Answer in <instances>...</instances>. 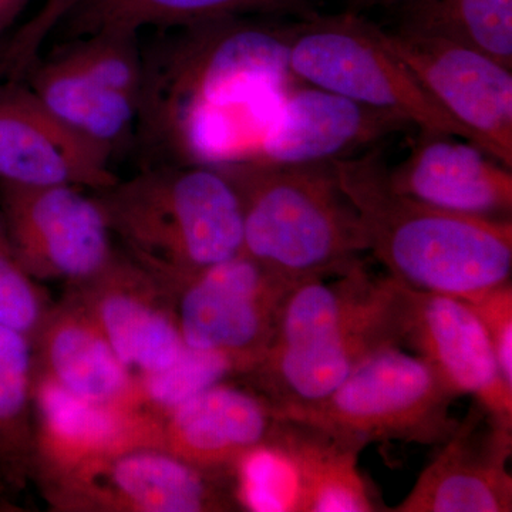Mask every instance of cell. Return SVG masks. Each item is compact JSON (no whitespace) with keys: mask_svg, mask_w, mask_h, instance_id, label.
<instances>
[{"mask_svg":"<svg viewBox=\"0 0 512 512\" xmlns=\"http://www.w3.org/2000/svg\"><path fill=\"white\" fill-rule=\"evenodd\" d=\"M511 431L476 403L394 512H511Z\"/></svg>","mask_w":512,"mask_h":512,"instance_id":"obj_17","label":"cell"},{"mask_svg":"<svg viewBox=\"0 0 512 512\" xmlns=\"http://www.w3.org/2000/svg\"><path fill=\"white\" fill-rule=\"evenodd\" d=\"M143 46L136 134L153 163H244L276 104L298 82L288 28L248 16L158 30Z\"/></svg>","mask_w":512,"mask_h":512,"instance_id":"obj_1","label":"cell"},{"mask_svg":"<svg viewBox=\"0 0 512 512\" xmlns=\"http://www.w3.org/2000/svg\"><path fill=\"white\" fill-rule=\"evenodd\" d=\"M33 0H0V37L22 15Z\"/></svg>","mask_w":512,"mask_h":512,"instance_id":"obj_31","label":"cell"},{"mask_svg":"<svg viewBox=\"0 0 512 512\" xmlns=\"http://www.w3.org/2000/svg\"><path fill=\"white\" fill-rule=\"evenodd\" d=\"M228 382L202 390L160 417L158 448L232 483L238 461L272 439L278 417L261 394Z\"/></svg>","mask_w":512,"mask_h":512,"instance_id":"obj_18","label":"cell"},{"mask_svg":"<svg viewBox=\"0 0 512 512\" xmlns=\"http://www.w3.org/2000/svg\"><path fill=\"white\" fill-rule=\"evenodd\" d=\"M404 342L458 396L474 397L494 424L512 430V384L505 380L490 340L466 302L407 286Z\"/></svg>","mask_w":512,"mask_h":512,"instance_id":"obj_16","label":"cell"},{"mask_svg":"<svg viewBox=\"0 0 512 512\" xmlns=\"http://www.w3.org/2000/svg\"><path fill=\"white\" fill-rule=\"evenodd\" d=\"M419 131L409 156L387 168L394 190L458 214L511 220V167L464 138Z\"/></svg>","mask_w":512,"mask_h":512,"instance_id":"obj_19","label":"cell"},{"mask_svg":"<svg viewBox=\"0 0 512 512\" xmlns=\"http://www.w3.org/2000/svg\"><path fill=\"white\" fill-rule=\"evenodd\" d=\"M28 72V87L43 106L111 157L136 134L138 101L94 82L57 50Z\"/></svg>","mask_w":512,"mask_h":512,"instance_id":"obj_23","label":"cell"},{"mask_svg":"<svg viewBox=\"0 0 512 512\" xmlns=\"http://www.w3.org/2000/svg\"><path fill=\"white\" fill-rule=\"evenodd\" d=\"M271 441L291 461L298 488L296 512L387 511L360 473L363 447L284 419H278Z\"/></svg>","mask_w":512,"mask_h":512,"instance_id":"obj_21","label":"cell"},{"mask_svg":"<svg viewBox=\"0 0 512 512\" xmlns=\"http://www.w3.org/2000/svg\"><path fill=\"white\" fill-rule=\"evenodd\" d=\"M407 128L413 124L390 111L298 83L282 94L248 163H332L372 150Z\"/></svg>","mask_w":512,"mask_h":512,"instance_id":"obj_13","label":"cell"},{"mask_svg":"<svg viewBox=\"0 0 512 512\" xmlns=\"http://www.w3.org/2000/svg\"><path fill=\"white\" fill-rule=\"evenodd\" d=\"M242 208V252L293 285L346 274L365 232L332 163H235L217 168Z\"/></svg>","mask_w":512,"mask_h":512,"instance_id":"obj_5","label":"cell"},{"mask_svg":"<svg viewBox=\"0 0 512 512\" xmlns=\"http://www.w3.org/2000/svg\"><path fill=\"white\" fill-rule=\"evenodd\" d=\"M332 167L359 215L367 251L392 278L461 301L511 281L512 220L458 214L400 194L375 148Z\"/></svg>","mask_w":512,"mask_h":512,"instance_id":"obj_3","label":"cell"},{"mask_svg":"<svg viewBox=\"0 0 512 512\" xmlns=\"http://www.w3.org/2000/svg\"><path fill=\"white\" fill-rule=\"evenodd\" d=\"M60 511L225 512L241 510L231 481L156 447L96 461L43 484Z\"/></svg>","mask_w":512,"mask_h":512,"instance_id":"obj_10","label":"cell"},{"mask_svg":"<svg viewBox=\"0 0 512 512\" xmlns=\"http://www.w3.org/2000/svg\"><path fill=\"white\" fill-rule=\"evenodd\" d=\"M406 325L407 285L376 278L359 262L329 284L296 285L271 345L241 377L274 410L319 402L370 356L402 345Z\"/></svg>","mask_w":512,"mask_h":512,"instance_id":"obj_2","label":"cell"},{"mask_svg":"<svg viewBox=\"0 0 512 512\" xmlns=\"http://www.w3.org/2000/svg\"><path fill=\"white\" fill-rule=\"evenodd\" d=\"M57 52L94 82L140 103L144 64L138 33L104 30L74 37Z\"/></svg>","mask_w":512,"mask_h":512,"instance_id":"obj_26","label":"cell"},{"mask_svg":"<svg viewBox=\"0 0 512 512\" xmlns=\"http://www.w3.org/2000/svg\"><path fill=\"white\" fill-rule=\"evenodd\" d=\"M376 32L471 143L512 168V69L443 37L377 25Z\"/></svg>","mask_w":512,"mask_h":512,"instance_id":"obj_11","label":"cell"},{"mask_svg":"<svg viewBox=\"0 0 512 512\" xmlns=\"http://www.w3.org/2000/svg\"><path fill=\"white\" fill-rule=\"evenodd\" d=\"M289 66L298 82L390 113L430 133L470 141L416 77L383 45L375 23L356 13L301 19L288 28Z\"/></svg>","mask_w":512,"mask_h":512,"instance_id":"obj_7","label":"cell"},{"mask_svg":"<svg viewBox=\"0 0 512 512\" xmlns=\"http://www.w3.org/2000/svg\"><path fill=\"white\" fill-rule=\"evenodd\" d=\"M33 376L32 342L0 325V474L13 485L32 474Z\"/></svg>","mask_w":512,"mask_h":512,"instance_id":"obj_24","label":"cell"},{"mask_svg":"<svg viewBox=\"0 0 512 512\" xmlns=\"http://www.w3.org/2000/svg\"><path fill=\"white\" fill-rule=\"evenodd\" d=\"M316 13L312 0H79L60 26L67 40L104 30L140 35L147 28H181L235 16H292L301 20Z\"/></svg>","mask_w":512,"mask_h":512,"instance_id":"obj_22","label":"cell"},{"mask_svg":"<svg viewBox=\"0 0 512 512\" xmlns=\"http://www.w3.org/2000/svg\"><path fill=\"white\" fill-rule=\"evenodd\" d=\"M403 0H350V5L355 9L377 8V6H390Z\"/></svg>","mask_w":512,"mask_h":512,"instance_id":"obj_32","label":"cell"},{"mask_svg":"<svg viewBox=\"0 0 512 512\" xmlns=\"http://www.w3.org/2000/svg\"><path fill=\"white\" fill-rule=\"evenodd\" d=\"M458 394L420 356L390 346L370 356L329 396L274 410L346 443L375 441L440 446L457 429L450 407Z\"/></svg>","mask_w":512,"mask_h":512,"instance_id":"obj_6","label":"cell"},{"mask_svg":"<svg viewBox=\"0 0 512 512\" xmlns=\"http://www.w3.org/2000/svg\"><path fill=\"white\" fill-rule=\"evenodd\" d=\"M5 49H6V43H0V74H3L5 70H3V60H5Z\"/></svg>","mask_w":512,"mask_h":512,"instance_id":"obj_33","label":"cell"},{"mask_svg":"<svg viewBox=\"0 0 512 512\" xmlns=\"http://www.w3.org/2000/svg\"><path fill=\"white\" fill-rule=\"evenodd\" d=\"M35 372L89 402L144 410L137 376L86 312L70 298L50 306L33 336Z\"/></svg>","mask_w":512,"mask_h":512,"instance_id":"obj_20","label":"cell"},{"mask_svg":"<svg viewBox=\"0 0 512 512\" xmlns=\"http://www.w3.org/2000/svg\"><path fill=\"white\" fill-rule=\"evenodd\" d=\"M33 414L32 473L42 484L124 451L158 448L160 417L89 402L37 372Z\"/></svg>","mask_w":512,"mask_h":512,"instance_id":"obj_14","label":"cell"},{"mask_svg":"<svg viewBox=\"0 0 512 512\" xmlns=\"http://www.w3.org/2000/svg\"><path fill=\"white\" fill-rule=\"evenodd\" d=\"M49 309L45 289L20 264L0 218V325L32 340Z\"/></svg>","mask_w":512,"mask_h":512,"instance_id":"obj_28","label":"cell"},{"mask_svg":"<svg viewBox=\"0 0 512 512\" xmlns=\"http://www.w3.org/2000/svg\"><path fill=\"white\" fill-rule=\"evenodd\" d=\"M0 218L20 264L37 282L82 284L117 252L96 197L73 185L0 183Z\"/></svg>","mask_w":512,"mask_h":512,"instance_id":"obj_9","label":"cell"},{"mask_svg":"<svg viewBox=\"0 0 512 512\" xmlns=\"http://www.w3.org/2000/svg\"><path fill=\"white\" fill-rule=\"evenodd\" d=\"M295 286L245 252L198 272L175 296L185 346L228 356L244 376L271 345Z\"/></svg>","mask_w":512,"mask_h":512,"instance_id":"obj_8","label":"cell"},{"mask_svg":"<svg viewBox=\"0 0 512 512\" xmlns=\"http://www.w3.org/2000/svg\"><path fill=\"white\" fill-rule=\"evenodd\" d=\"M94 197L124 254L175 296L198 272L242 252L241 201L217 168L150 164Z\"/></svg>","mask_w":512,"mask_h":512,"instance_id":"obj_4","label":"cell"},{"mask_svg":"<svg viewBox=\"0 0 512 512\" xmlns=\"http://www.w3.org/2000/svg\"><path fill=\"white\" fill-rule=\"evenodd\" d=\"M238 376V366L228 356L185 346L170 366L137 379L144 410L163 417L202 390Z\"/></svg>","mask_w":512,"mask_h":512,"instance_id":"obj_27","label":"cell"},{"mask_svg":"<svg viewBox=\"0 0 512 512\" xmlns=\"http://www.w3.org/2000/svg\"><path fill=\"white\" fill-rule=\"evenodd\" d=\"M66 296L136 376L164 369L184 352L174 293L123 251Z\"/></svg>","mask_w":512,"mask_h":512,"instance_id":"obj_12","label":"cell"},{"mask_svg":"<svg viewBox=\"0 0 512 512\" xmlns=\"http://www.w3.org/2000/svg\"><path fill=\"white\" fill-rule=\"evenodd\" d=\"M474 312L490 340L498 366L512 384V286L511 281L464 301Z\"/></svg>","mask_w":512,"mask_h":512,"instance_id":"obj_30","label":"cell"},{"mask_svg":"<svg viewBox=\"0 0 512 512\" xmlns=\"http://www.w3.org/2000/svg\"><path fill=\"white\" fill-rule=\"evenodd\" d=\"M77 3L79 0H43L35 15L6 42L5 72L8 76L15 79L28 72L37 60V53L49 37L55 35Z\"/></svg>","mask_w":512,"mask_h":512,"instance_id":"obj_29","label":"cell"},{"mask_svg":"<svg viewBox=\"0 0 512 512\" xmlns=\"http://www.w3.org/2000/svg\"><path fill=\"white\" fill-rule=\"evenodd\" d=\"M400 29L471 47L512 69V0H403Z\"/></svg>","mask_w":512,"mask_h":512,"instance_id":"obj_25","label":"cell"},{"mask_svg":"<svg viewBox=\"0 0 512 512\" xmlns=\"http://www.w3.org/2000/svg\"><path fill=\"white\" fill-rule=\"evenodd\" d=\"M111 156L53 116L28 86H0V183L104 190Z\"/></svg>","mask_w":512,"mask_h":512,"instance_id":"obj_15","label":"cell"}]
</instances>
